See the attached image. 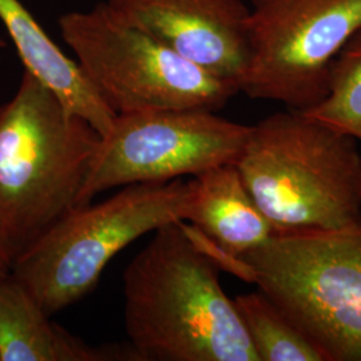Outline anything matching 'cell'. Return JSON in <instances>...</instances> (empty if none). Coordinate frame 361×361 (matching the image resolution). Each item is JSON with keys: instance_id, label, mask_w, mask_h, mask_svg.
Masks as SVG:
<instances>
[{"instance_id": "14", "label": "cell", "mask_w": 361, "mask_h": 361, "mask_svg": "<svg viewBox=\"0 0 361 361\" xmlns=\"http://www.w3.org/2000/svg\"><path fill=\"white\" fill-rule=\"evenodd\" d=\"M302 113L361 142V30L336 58L326 97Z\"/></svg>"}, {"instance_id": "2", "label": "cell", "mask_w": 361, "mask_h": 361, "mask_svg": "<svg viewBox=\"0 0 361 361\" xmlns=\"http://www.w3.org/2000/svg\"><path fill=\"white\" fill-rule=\"evenodd\" d=\"M101 138L25 70L0 104V241L13 262L77 207Z\"/></svg>"}, {"instance_id": "15", "label": "cell", "mask_w": 361, "mask_h": 361, "mask_svg": "<svg viewBox=\"0 0 361 361\" xmlns=\"http://www.w3.org/2000/svg\"><path fill=\"white\" fill-rule=\"evenodd\" d=\"M11 268H13V258L0 241V276L10 273Z\"/></svg>"}, {"instance_id": "5", "label": "cell", "mask_w": 361, "mask_h": 361, "mask_svg": "<svg viewBox=\"0 0 361 361\" xmlns=\"http://www.w3.org/2000/svg\"><path fill=\"white\" fill-rule=\"evenodd\" d=\"M255 284L325 361H361V222L277 231L245 253Z\"/></svg>"}, {"instance_id": "1", "label": "cell", "mask_w": 361, "mask_h": 361, "mask_svg": "<svg viewBox=\"0 0 361 361\" xmlns=\"http://www.w3.org/2000/svg\"><path fill=\"white\" fill-rule=\"evenodd\" d=\"M123 319L137 361H258L219 268L183 221L154 232L123 273Z\"/></svg>"}, {"instance_id": "16", "label": "cell", "mask_w": 361, "mask_h": 361, "mask_svg": "<svg viewBox=\"0 0 361 361\" xmlns=\"http://www.w3.org/2000/svg\"><path fill=\"white\" fill-rule=\"evenodd\" d=\"M7 47V43H6V40L0 37V59H1V54H3V50Z\"/></svg>"}, {"instance_id": "10", "label": "cell", "mask_w": 361, "mask_h": 361, "mask_svg": "<svg viewBox=\"0 0 361 361\" xmlns=\"http://www.w3.org/2000/svg\"><path fill=\"white\" fill-rule=\"evenodd\" d=\"M135 360L131 347H94L52 323L13 273L0 276V361Z\"/></svg>"}, {"instance_id": "9", "label": "cell", "mask_w": 361, "mask_h": 361, "mask_svg": "<svg viewBox=\"0 0 361 361\" xmlns=\"http://www.w3.org/2000/svg\"><path fill=\"white\" fill-rule=\"evenodd\" d=\"M118 19L238 91L249 63L250 7L243 0H106Z\"/></svg>"}, {"instance_id": "13", "label": "cell", "mask_w": 361, "mask_h": 361, "mask_svg": "<svg viewBox=\"0 0 361 361\" xmlns=\"http://www.w3.org/2000/svg\"><path fill=\"white\" fill-rule=\"evenodd\" d=\"M233 301L258 361H325L310 338L259 289Z\"/></svg>"}, {"instance_id": "11", "label": "cell", "mask_w": 361, "mask_h": 361, "mask_svg": "<svg viewBox=\"0 0 361 361\" xmlns=\"http://www.w3.org/2000/svg\"><path fill=\"white\" fill-rule=\"evenodd\" d=\"M0 20L13 40L25 70L47 86L74 114L86 119L101 135L116 114L94 89L75 61L47 35L20 0H0Z\"/></svg>"}, {"instance_id": "3", "label": "cell", "mask_w": 361, "mask_h": 361, "mask_svg": "<svg viewBox=\"0 0 361 361\" xmlns=\"http://www.w3.org/2000/svg\"><path fill=\"white\" fill-rule=\"evenodd\" d=\"M234 165L274 232L361 222L357 141L302 111L289 109L250 126Z\"/></svg>"}, {"instance_id": "8", "label": "cell", "mask_w": 361, "mask_h": 361, "mask_svg": "<svg viewBox=\"0 0 361 361\" xmlns=\"http://www.w3.org/2000/svg\"><path fill=\"white\" fill-rule=\"evenodd\" d=\"M250 126L209 110L118 114L101 138L77 207L118 186L168 182L234 164Z\"/></svg>"}, {"instance_id": "7", "label": "cell", "mask_w": 361, "mask_h": 361, "mask_svg": "<svg viewBox=\"0 0 361 361\" xmlns=\"http://www.w3.org/2000/svg\"><path fill=\"white\" fill-rule=\"evenodd\" d=\"M361 30V0H252L240 91L305 111L329 90L336 58Z\"/></svg>"}, {"instance_id": "12", "label": "cell", "mask_w": 361, "mask_h": 361, "mask_svg": "<svg viewBox=\"0 0 361 361\" xmlns=\"http://www.w3.org/2000/svg\"><path fill=\"white\" fill-rule=\"evenodd\" d=\"M189 183L190 202L185 222L228 252L241 257L274 233L234 164L207 169Z\"/></svg>"}, {"instance_id": "4", "label": "cell", "mask_w": 361, "mask_h": 361, "mask_svg": "<svg viewBox=\"0 0 361 361\" xmlns=\"http://www.w3.org/2000/svg\"><path fill=\"white\" fill-rule=\"evenodd\" d=\"M189 202V180L128 185L104 202L70 210L13 259L11 273L54 316L92 292L122 249L147 233L185 221Z\"/></svg>"}, {"instance_id": "6", "label": "cell", "mask_w": 361, "mask_h": 361, "mask_svg": "<svg viewBox=\"0 0 361 361\" xmlns=\"http://www.w3.org/2000/svg\"><path fill=\"white\" fill-rule=\"evenodd\" d=\"M58 25L83 74L116 116L185 109L217 111L240 92L118 19L104 1L87 11L65 13Z\"/></svg>"}]
</instances>
